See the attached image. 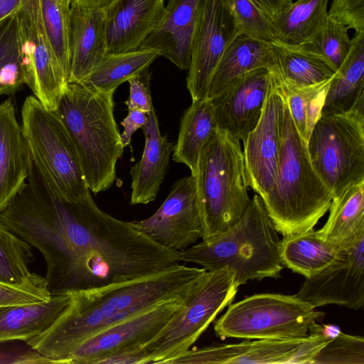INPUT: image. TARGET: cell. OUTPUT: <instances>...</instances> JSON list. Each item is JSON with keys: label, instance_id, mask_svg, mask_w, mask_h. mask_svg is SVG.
Instances as JSON below:
<instances>
[{"label": "cell", "instance_id": "obj_20", "mask_svg": "<svg viewBox=\"0 0 364 364\" xmlns=\"http://www.w3.org/2000/svg\"><path fill=\"white\" fill-rule=\"evenodd\" d=\"M200 0H169L152 32L138 48L153 49L180 70H188Z\"/></svg>", "mask_w": 364, "mask_h": 364}, {"label": "cell", "instance_id": "obj_41", "mask_svg": "<svg viewBox=\"0 0 364 364\" xmlns=\"http://www.w3.org/2000/svg\"><path fill=\"white\" fill-rule=\"evenodd\" d=\"M149 68L128 80L129 95L125 102L128 109H137L149 113L153 107L150 91Z\"/></svg>", "mask_w": 364, "mask_h": 364}, {"label": "cell", "instance_id": "obj_47", "mask_svg": "<svg viewBox=\"0 0 364 364\" xmlns=\"http://www.w3.org/2000/svg\"><path fill=\"white\" fill-rule=\"evenodd\" d=\"M71 4H77L88 7L102 8L112 0H68Z\"/></svg>", "mask_w": 364, "mask_h": 364}, {"label": "cell", "instance_id": "obj_33", "mask_svg": "<svg viewBox=\"0 0 364 364\" xmlns=\"http://www.w3.org/2000/svg\"><path fill=\"white\" fill-rule=\"evenodd\" d=\"M38 6L46 35L68 82L70 2L68 0H38Z\"/></svg>", "mask_w": 364, "mask_h": 364}, {"label": "cell", "instance_id": "obj_16", "mask_svg": "<svg viewBox=\"0 0 364 364\" xmlns=\"http://www.w3.org/2000/svg\"><path fill=\"white\" fill-rule=\"evenodd\" d=\"M189 298L162 302L97 332L78 345L68 357V364H91L94 360L118 349L146 343L184 306Z\"/></svg>", "mask_w": 364, "mask_h": 364}, {"label": "cell", "instance_id": "obj_46", "mask_svg": "<svg viewBox=\"0 0 364 364\" xmlns=\"http://www.w3.org/2000/svg\"><path fill=\"white\" fill-rule=\"evenodd\" d=\"M26 0H0V21L18 13Z\"/></svg>", "mask_w": 364, "mask_h": 364}, {"label": "cell", "instance_id": "obj_30", "mask_svg": "<svg viewBox=\"0 0 364 364\" xmlns=\"http://www.w3.org/2000/svg\"><path fill=\"white\" fill-rule=\"evenodd\" d=\"M330 0H297L289 9L272 19L276 41L300 46L310 41L328 17Z\"/></svg>", "mask_w": 364, "mask_h": 364}, {"label": "cell", "instance_id": "obj_42", "mask_svg": "<svg viewBox=\"0 0 364 364\" xmlns=\"http://www.w3.org/2000/svg\"><path fill=\"white\" fill-rule=\"evenodd\" d=\"M144 343L118 349L94 360L91 364H145L151 359L144 347Z\"/></svg>", "mask_w": 364, "mask_h": 364}, {"label": "cell", "instance_id": "obj_1", "mask_svg": "<svg viewBox=\"0 0 364 364\" xmlns=\"http://www.w3.org/2000/svg\"><path fill=\"white\" fill-rule=\"evenodd\" d=\"M205 272L178 263L136 279L70 292V302L54 324L25 343L53 363L68 364L78 345L97 332L162 302L188 299Z\"/></svg>", "mask_w": 364, "mask_h": 364}, {"label": "cell", "instance_id": "obj_3", "mask_svg": "<svg viewBox=\"0 0 364 364\" xmlns=\"http://www.w3.org/2000/svg\"><path fill=\"white\" fill-rule=\"evenodd\" d=\"M114 92L68 82L56 109L76 146L87 186L95 194L113 185L124 148L114 117Z\"/></svg>", "mask_w": 364, "mask_h": 364}, {"label": "cell", "instance_id": "obj_19", "mask_svg": "<svg viewBox=\"0 0 364 364\" xmlns=\"http://www.w3.org/2000/svg\"><path fill=\"white\" fill-rule=\"evenodd\" d=\"M69 52L68 82H82L107 53L102 7L70 4Z\"/></svg>", "mask_w": 364, "mask_h": 364}, {"label": "cell", "instance_id": "obj_4", "mask_svg": "<svg viewBox=\"0 0 364 364\" xmlns=\"http://www.w3.org/2000/svg\"><path fill=\"white\" fill-rule=\"evenodd\" d=\"M280 241L262 198L255 195L240 220L216 236L180 252L181 261L206 271L234 270L239 286L249 280L277 279L284 268Z\"/></svg>", "mask_w": 364, "mask_h": 364}, {"label": "cell", "instance_id": "obj_12", "mask_svg": "<svg viewBox=\"0 0 364 364\" xmlns=\"http://www.w3.org/2000/svg\"><path fill=\"white\" fill-rule=\"evenodd\" d=\"M237 36L229 0H200L186 77L192 101L207 98L212 75Z\"/></svg>", "mask_w": 364, "mask_h": 364}, {"label": "cell", "instance_id": "obj_6", "mask_svg": "<svg viewBox=\"0 0 364 364\" xmlns=\"http://www.w3.org/2000/svg\"><path fill=\"white\" fill-rule=\"evenodd\" d=\"M324 316L296 294H257L230 304L214 331L222 340L301 338L309 336L310 328Z\"/></svg>", "mask_w": 364, "mask_h": 364}, {"label": "cell", "instance_id": "obj_8", "mask_svg": "<svg viewBox=\"0 0 364 364\" xmlns=\"http://www.w3.org/2000/svg\"><path fill=\"white\" fill-rule=\"evenodd\" d=\"M21 124L30 154L60 193L71 199L87 197L90 191L77 150L57 111L30 95L22 105Z\"/></svg>", "mask_w": 364, "mask_h": 364}, {"label": "cell", "instance_id": "obj_24", "mask_svg": "<svg viewBox=\"0 0 364 364\" xmlns=\"http://www.w3.org/2000/svg\"><path fill=\"white\" fill-rule=\"evenodd\" d=\"M274 65L271 43L238 35L223 53L212 75L207 98L218 95L242 75L259 68L272 70Z\"/></svg>", "mask_w": 364, "mask_h": 364}, {"label": "cell", "instance_id": "obj_15", "mask_svg": "<svg viewBox=\"0 0 364 364\" xmlns=\"http://www.w3.org/2000/svg\"><path fill=\"white\" fill-rule=\"evenodd\" d=\"M296 295L314 308L328 304L361 308L364 304V234L339 250L323 269L306 278Z\"/></svg>", "mask_w": 364, "mask_h": 364}, {"label": "cell", "instance_id": "obj_21", "mask_svg": "<svg viewBox=\"0 0 364 364\" xmlns=\"http://www.w3.org/2000/svg\"><path fill=\"white\" fill-rule=\"evenodd\" d=\"M31 159L11 97L0 103V213L27 182Z\"/></svg>", "mask_w": 364, "mask_h": 364}, {"label": "cell", "instance_id": "obj_11", "mask_svg": "<svg viewBox=\"0 0 364 364\" xmlns=\"http://www.w3.org/2000/svg\"><path fill=\"white\" fill-rule=\"evenodd\" d=\"M18 23L25 85L47 109L56 110L68 81L46 35L38 0H26Z\"/></svg>", "mask_w": 364, "mask_h": 364}, {"label": "cell", "instance_id": "obj_9", "mask_svg": "<svg viewBox=\"0 0 364 364\" xmlns=\"http://www.w3.org/2000/svg\"><path fill=\"white\" fill-rule=\"evenodd\" d=\"M239 287L231 268L207 271L184 306L144 344L150 363H166L188 350L232 302Z\"/></svg>", "mask_w": 364, "mask_h": 364}, {"label": "cell", "instance_id": "obj_5", "mask_svg": "<svg viewBox=\"0 0 364 364\" xmlns=\"http://www.w3.org/2000/svg\"><path fill=\"white\" fill-rule=\"evenodd\" d=\"M196 179L203 240L235 224L250 198L240 141L219 129L201 149Z\"/></svg>", "mask_w": 364, "mask_h": 364}, {"label": "cell", "instance_id": "obj_2", "mask_svg": "<svg viewBox=\"0 0 364 364\" xmlns=\"http://www.w3.org/2000/svg\"><path fill=\"white\" fill-rule=\"evenodd\" d=\"M333 194L310 160L307 142L298 132L287 97L275 183L262 199L278 233L283 237L314 229L330 207Z\"/></svg>", "mask_w": 364, "mask_h": 364}, {"label": "cell", "instance_id": "obj_43", "mask_svg": "<svg viewBox=\"0 0 364 364\" xmlns=\"http://www.w3.org/2000/svg\"><path fill=\"white\" fill-rule=\"evenodd\" d=\"M18 13L0 21V61L19 50Z\"/></svg>", "mask_w": 364, "mask_h": 364}, {"label": "cell", "instance_id": "obj_27", "mask_svg": "<svg viewBox=\"0 0 364 364\" xmlns=\"http://www.w3.org/2000/svg\"><path fill=\"white\" fill-rule=\"evenodd\" d=\"M217 128L212 100L204 98L192 101L181 119L172 159L185 164L195 176L201 149Z\"/></svg>", "mask_w": 364, "mask_h": 364}, {"label": "cell", "instance_id": "obj_39", "mask_svg": "<svg viewBox=\"0 0 364 364\" xmlns=\"http://www.w3.org/2000/svg\"><path fill=\"white\" fill-rule=\"evenodd\" d=\"M328 16L355 33L364 31V0H332Z\"/></svg>", "mask_w": 364, "mask_h": 364}, {"label": "cell", "instance_id": "obj_37", "mask_svg": "<svg viewBox=\"0 0 364 364\" xmlns=\"http://www.w3.org/2000/svg\"><path fill=\"white\" fill-rule=\"evenodd\" d=\"M311 364H364V338L338 331Z\"/></svg>", "mask_w": 364, "mask_h": 364}, {"label": "cell", "instance_id": "obj_14", "mask_svg": "<svg viewBox=\"0 0 364 364\" xmlns=\"http://www.w3.org/2000/svg\"><path fill=\"white\" fill-rule=\"evenodd\" d=\"M129 223L164 247L182 252L191 246L202 237L196 176L178 179L152 215Z\"/></svg>", "mask_w": 364, "mask_h": 364}, {"label": "cell", "instance_id": "obj_26", "mask_svg": "<svg viewBox=\"0 0 364 364\" xmlns=\"http://www.w3.org/2000/svg\"><path fill=\"white\" fill-rule=\"evenodd\" d=\"M364 98V31L355 33L343 63L331 78L321 116L342 114Z\"/></svg>", "mask_w": 364, "mask_h": 364}, {"label": "cell", "instance_id": "obj_7", "mask_svg": "<svg viewBox=\"0 0 364 364\" xmlns=\"http://www.w3.org/2000/svg\"><path fill=\"white\" fill-rule=\"evenodd\" d=\"M307 148L314 170L333 197L364 181V98L347 112L321 116Z\"/></svg>", "mask_w": 364, "mask_h": 364}, {"label": "cell", "instance_id": "obj_32", "mask_svg": "<svg viewBox=\"0 0 364 364\" xmlns=\"http://www.w3.org/2000/svg\"><path fill=\"white\" fill-rule=\"evenodd\" d=\"M32 247L0 221V282L22 285L39 274L30 271Z\"/></svg>", "mask_w": 364, "mask_h": 364}, {"label": "cell", "instance_id": "obj_29", "mask_svg": "<svg viewBox=\"0 0 364 364\" xmlns=\"http://www.w3.org/2000/svg\"><path fill=\"white\" fill-rule=\"evenodd\" d=\"M279 252L284 267L309 278L331 263L338 250L311 229L283 237Z\"/></svg>", "mask_w": 364, "mask_h": 364}, {"label": "cell", "instance_id": "obj_40", "mask_svg": "<svg viewBox=\"0 0 364 364\" xmlns=\"http://www.w3.org/2000/svg\"><path fill=\"white\" fill-rule=\"evenodd\" d=\"M25 85V76L17 53L0 61V96L13 95Z\"/></svg>", "mask_w": 364, "mask_h": 364}, {"label": "cell", "instance_id": "obj_25", "mask_svg": "<svg viewBox=\"0 0 364 364\" xmlns=\"http://www.w3.org/2000/svg\"><path fill=\"white\" fill-rule=\"evenodd\" d=\"M326 223L317 234L338 251L364 234V181L333 196Z\"/></svg>", "mask_w": 364, "mask_h": 364}, {"label": "cell", "instance_id": "obj_45", "mask_svg": "<svg viewBox=\"0 0 364 364\" xmlns=\"http://www.w3.org/2000/svg\"><path fill=\"white\" fill-rule=\"evenodd\" d=\"M268 16L274 19L286 12L291 6L292 0H257Z\"/></svg>", "mask_w": 364, "mask_h": 364}, {"label": "cell", "instance_id": "obj_34", "mask_svg": "<svg viewBox=\"0 0 364 364\" xmlns=\"http://www.w3.org/2000/svg\"><path fill=\"white\" fill-rule=\"evenodd\" d=\"M331 80L306 87L287 85L282 80L290 114L298 132L306 142L314 125L321 117Z\"/></svg>", "mask_w": 364, "mask_h": 364}, {"label": "cell", "instance_id": "obj_18", "mask_svg": "<svg viewBox=\"0 0 364 364\" xmlns=\"http://www.w3.org/2000/svg\"><path fill=\"white\" fill-rule=\"evenodd\" d=\"M165 0H112L102 7L107 53L138 49L159 23Z\"/></svg>", "mask_w": 364, "mask_h": 364}, {"label": "cell", "instance_id": "obj_36", "mask_svg": "<svg viewBox=\"0 0 364 364\" xmlns=\"http://www.w3.org/2000/svg\"><path fill=\"white\" fill-rule=\"evenodd\" d=\"M237 35L265 41H276L272 18L257 0H229Z\"/></svg>", "mask_w": 364, "mask_h": 364}, {"label": "cell", "instance_id": "obj_23", "mask_svg": "<svg viewBox=\"0 0 364 364\" xmlns=\"http://www.w3.org/2000/svg\"><path fill=\"white\" fill-rule=\"evenodd\" d=\"M70 294L48 301L0 307V343L27 340L47 331L68 308Z\"/></svg>", "mask_w": 364, "mask_h": 364}, {"label": "cell", "instance_id": "obj_38", "mask_svg": "<svg viewBox=\"0 0 364 364\" xmlns=\"http://www.w3.org/2000/svg\"><path fill=\"white\" fill-rule=\"evenodd\" d=\"M50 298L46 279L41 275L22 285L0 282V307L48 301Z\"/></svg>", "mask_w": 364, "mask_h": 364}, {"label": "cell", "instance_id": "obj_22", "mask_svg": "<svg viewBox=\"0 0 364 364\" xmlns=\"http://www.w3.org/2000/svg\"><path fill=\"white\" fill-rule=\"evenodd\" d=\"M145 144L141 159L131 168L130 204H147L154 201L167 173L174 144L161 134L153 107L148 121L142 127Z\"/></svg>", "mask_w": 364, "mask_h": 364}, {"label": "cell", "instance_id": "obj_13", "mask_svg": "<svg viewBox=\"0 0 364 364\" xmlns=\"http://www.w3.org/2000/svg\"><path fill=\"white\" fill-rule=\"evenodd\" d=\"M271 82L260 119L243 142L247 183L264 199L277 175L281 124L286 94L281 77L272 68Z\"/></svg>", "mask_w": 364, "mask_h": 364}, {"label": "cell", "instance_id": "obj_35", "mask_svg": "<svg viewBox=\"0 0 364 364\" xmlns=\"http://www.w3.org/2000/svg\"><path fill=\"white\" fill-rule=\"evenodd\" d=\"M348 29L343 23L328 16L317 33L310 41L298 46L322 58L337 71L350 48Z\"/></svg>", "mask_w": 364, "mask_h": 364}, {"label": "cell", "instance_id": "obj_10", "mask_svg": "<svg viewBox=\"0 0 364 364\" xmlns=\"http://www.w3.org/2000/svg\"><path fill=\"white\" fill-rule=\"evenodd\" d=\"M333 336L315 323L309 336L294 339H255L188 349L166 364H311Z\"/></svg>", "mask_w": 364, "mask_h": 364}, {"label": "cell", "instance_id": "obj_44", "mask_svg": "<svg viewBox=\"0 0 364 364\" xmlns=\"http://www.w3.org/2000/svg\"><path fill=\"white\" fill-rule=\"evenodd\" d=\"M148 121V114L137 109H128V114L121 122L124 131L121 139L124 146L131 143L133 134L139 128H142Z\"/></svg>", "mask_w": 364, "mask_h": 364}, {"label": "cell", "instance_id": "obj_28", "mask_svg": "<svg viewBox=\"0 0 364 364\" xmlns=\"http://www.w3.org/2000/svg\"><path fill=\"white\" fill-rule=\"evenodd\" d=\"M274 56L273 68L282 81L296 87L313 86L330 80L336 70L324 59L298 46L271 42Z\"/></svg>", "mask_w": 364, "mask_h": 364}, {"label": "cell", "instance_id": "obj_17", "mask_svg": "<svg viewBox=\"0 0 364 364\" xmlns=\"http://www.w3.org/2000/svg\"><path fill=\"white\" fill-rule=\"evenodd\" d=\"M271 76L267 68L252 70L210 98L218 127L243 143L260 119Z\"/></svg>", "mask_w": 364, "mask_h": 364}, {"label": "cell", "instance_id": "obj_31", "mask_svg": "<svg viewBox=\"0 0 364 364\" xmlns=\"http://www.w3.org/2000/svg\"><path fill=\"white\" fill-rule=\"evenodd\" d=\"M153 49L107 53L84 82L100 91H115L117 87L139 75L158 58Z\"/></svg>", "mask_w": 364, "mask_h": 364}]
</instances>
